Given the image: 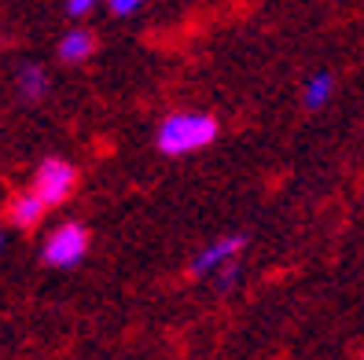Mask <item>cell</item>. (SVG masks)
Instances as JSON below:
<instances>
[{
  "instance_id": "7",
  "label": "cell",
  "mask_w": 364,
  "mask_h": 360,
  "mask_svg": "<svg viewBox=\"0 0 364 360\" xmlns=\"http://www.w3.org/2000/svg\"><path fill=\"white\" fill-rule=\"evenodd\" d=\"M331 96H335V77H331L328 70H316V74L306 77V84H302V103H306L309 111L328 107Z\"/></svg>"
},
{
  "instance_id": "3",
  "label": "cell",
  "mask_w": 364,
  "mask_h": 360,
  "mask_svg": "<svg viewBox=\"0 0 364 360\" xmlns=\"http://www.w3.org/2000/svg\"><path fill=\"white\" fill-rule=\"evenodd\" d=\"M85 253H89V231H85L77 221L59 224L55 231H48L45 246H41V258L52 268H74Z\"/></svg>"
},
{
  "instance_id": "11",
  "label": "cell",
  "mask_w": 364,
  "mask_h": 360,
  "mask_svg": "<svg viewBox=\"0 0 364 360\" xmlns=\"http://www.w3.org/2000/svg\"><path fill=\"white\" fill-rule=\"evenodd\" d=\"M235 283V265H228L225 272H218V287H232Z\"/></svg>"
},
{
  "instance_id": "1",
  "label": "cell",
  "mask_w": 364,
  "mask_h": 360,
  "mask_svg": "<svg viewBox=\"0 0 364 360\" xmlns=\"http://www.w3.org/2000/svg\"><path fill=\"white\" fill-rule=\"evenodd\" d=\"M218 140V121L210 114H199V111H181V114H169L159 133H155V147L166 155V158H181V155H191V151H203Z\"/></svg>"
},
{
  "instance_id": "2",
  "label": "cell",
  "mask_w": 364,
  "mask_h": 360,
  "mask_svg": "<svg viewBox=\"0 0 364 360\" xmlns=\"http://www.w3.org/2000/svg\"><path fill=\"white\" fill-rule=\"evenodd\" d=\"M77 187V169L67 158H45L33 173V187L30 192L45 202V206H63Z\"/></svg>"
},
{
  "instance_id": "10",
  "label": "cell",
  "mask_w": 364,
  "mask_h": 360,
  "mask_svg": "<svg viewBox=\"0 0 364 360\" xmlns=\"http://www.w3.org/2000/svg\"><path fill=\"white\" fill-rule=\"evenodd\" d=\"M100 4V0H67V15H74V18H81L85 11H92Z\"/></svg>"
},
{
  "instance_id": "9",
  "label": "cell",
  "mask_w": 364,
  "mask_h": 360,
  "mask_svg": "<svg viewBox=\"0 0 364 360\" xmlns=\"http://www.w3.org/2000/svg\"><path fill=\"white\" fill-rule=\"evenodd\" d=\"M107 8H111V15L125 18V15H136L144 8V0H107Z\"/></svg>"
},
{
  "instance_id": "5",
  "label": "cell",
  "mask_w": 364,
  "mask_h": 360,
  "mask_svg": "<svg viewBox=\"0 0 364 360\" xmlns=\"http://www.w3.org/2000/svg\"><path fill=\"white\" fill-rule=\"evenodd\" d=\"M45 209H48V206L41 202L33 192H18V195L8 202V217H11L15 228H33V224H41Z\"/></svg>"
},
{
  "instance_id": "6",
  "label": "cell",
  "mask_w": 364,
  "mask_h": 360,
  "mask_svg": "<svg viewBox=\"0 0 364 360\" xmlns=\"http://www.w3.org/2000/svg\"><path fill=\"white\" fill-rule=\"evenodd\" d=\"M59 59L63 62H85L92 52H96V37L89 30H70V33H63L59 37Z\"/></svg>"
},
{
  "instance_id": "8",
  "label": "cell",
  "mask_w": 364,
  "mask_h": 360,
  "mask_svg": "<svg viewBox=\"0 0 364 360\" xmlns=\"http://www.w3.org/2000/svg\"><path fill=\"white\" fill-rule=\"evenodd\" d=\"M48 89V74L37 67V62H26L23 70H18V92H23L26 99H41Z\"/></svg>"
},
{
  "instance_id": "12",
  "label": "cell",
  "mask_w": 364,
  "mask_h": 360,
  "mask_svg": "<svg viewBox=\"0 0 364 360\" xmlns=\"http://www.w3.org/2000/svg\"><path fill=\"white\" fill-rule=\"evenodd\" d=\"M0 246H4V231H0Z\"/></svg>"
},
{
  "instance_id": "4",
  "label": "cell",
  "mask_w": 364,
  "mask_h": 360,
  "mask_svg": "<svg viewBox=\"0 0 364 360\" xmlns=\"http://www.w3.org/2000/svg\"><path fill=\"white\" fill-rule=\"evenodd\" d=\"M243 246H247V236H240V231H235V236H225V239H213L210 246H203L196 258H191V276H213V272H225Z\"/></svg>"
}]
</instances>
